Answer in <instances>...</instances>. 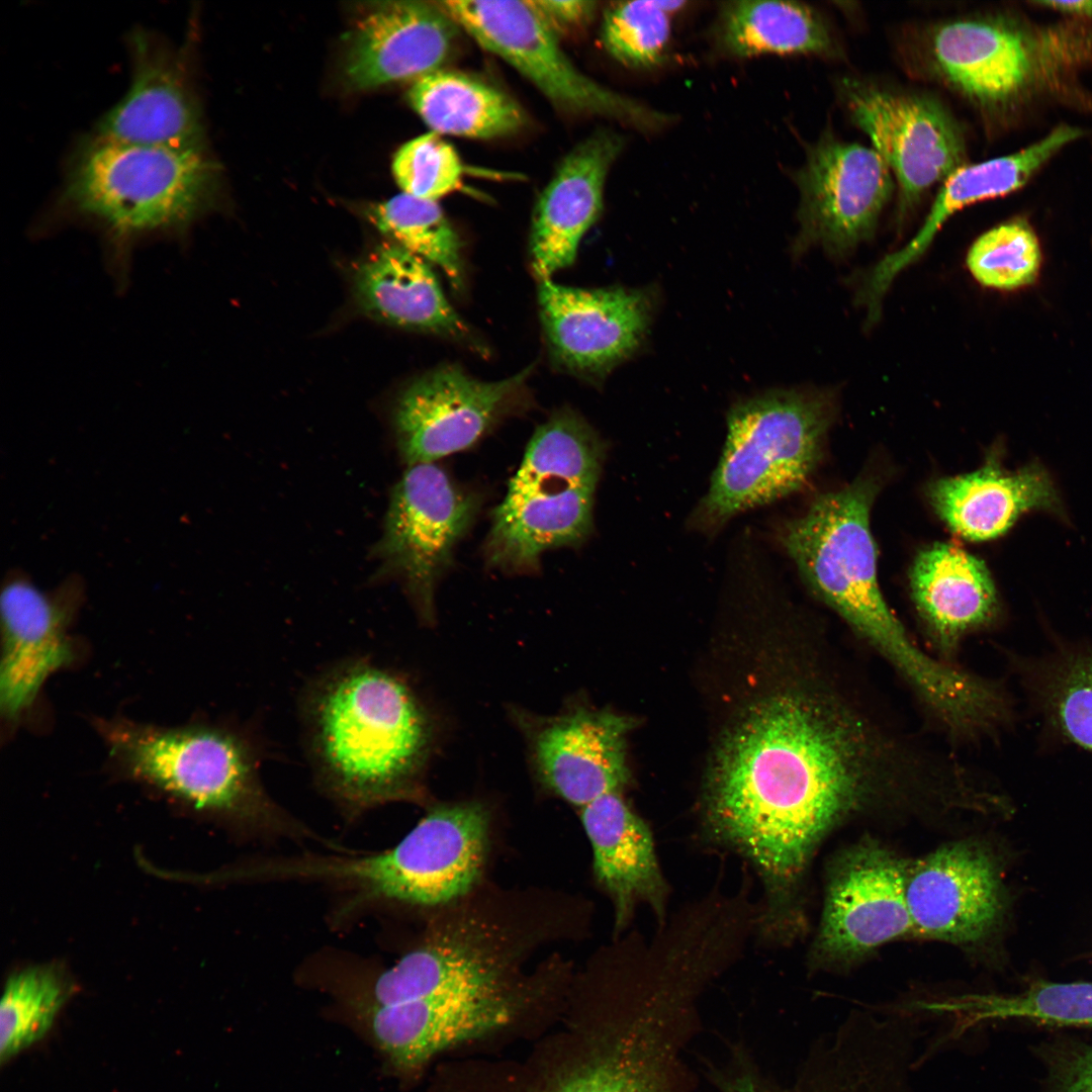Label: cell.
I'll use <instances>...</instances> for the list:
<instances>
[{
  "mask_svg": "<svg viewBox=\"0 0 1092 1092\" xmlns=\"http://www.w3.org/2000/svg\"><path fill=\"white\" fill-rule=\"evenodd\" d=\"M834 640L751 706L723 737L704 797V829L756 872V931H798L800 892L819 842L872 812L924 811L953 772V754L889 713Z\"/></svg>",
  "mask_w": 1092,
  "mask_h": 1092,
  "instance_id": "cell-1",
  "label": "cell"
},
{
  "mask_svg": "<svg viewBox=\"0 0 1092 1092\" xmlns=\"http://www.w3.org/2000/svg\"><path fill=\"white\" fill-rule=\"evenodd\" d=\"M299 716L315 783L348 817L420 795L433 728L395 672L364 657L334 663L303 689Z\"/></svg>",
  "mask_w": 1092,
  "mask_h": 1092,
  "instance_id": "cell-2",
  "label": "cell"
},
{
  "mask_svg": "<svg viewBox=\"0 0 1092 1092\" xmlns=\"http://www.w3.org/2000/svg\"><path fill=\"white\" fill-rule=\"evenodd\" d=\"M880 483L872 475L818 495L789 522L781 540L810 590L830 608L906 688L929 682L936 657L911 637L877 577L870 513Z\"/></svg>",
  "mask_w": 1092,
  "mask_h": 1092,
  "instance_id": "cell-3",
  "label": "cell"
},
{
  "mask_svg": "<svg viewBox=\"0 0 1092 1092\" xmlns=\"http://www.w3.org/2000/svg\"><path fill=\"white\" fill-rule=\"evenodd\" d=\"M488 813L479 803L432 808L393 847L347 855L282 857L280 880L320 882L345 894L343 915L381 903L435 906L476 882L487 842Z\"/></svg>",
  "mask_w": 1092,
  "mask_h": 1092,
  "instance_id": "cell-4",
  "label": "cell"
},
{
  "mask_svg": "<svg viewBox=\"0 0 1092 1092\" xmlns=\"http://www.w3.org/2000/svg\"><path fill=\"white\" fill-rule=\"evenodd\" d=\"M108 736L111 752L131 775L197 809L228 817L251 833L314 837L267 793L262 751L252 734L219 726H121Z\"/></svg>",
  "mask_w": 1092,
  "mask_h": 1092,
  "instance_id": "cell-5",
  "label": "cell"
},
{
  "mask_svg": "<svg viewBox=\"0 0 1092 1092\" xmlns=\"http://www.w3.org/2000/svg\"><path fill=\"white\" fill-rule=\"evenodd\" d=\"M832 421L831 397L819 392L776 390L734 405L693 525L712 531L800 489L821 459Z\"/></svg>",
  "mask_w": 1092,
  "mask_h": 1092,
  "instance_id": "cell-6",
  "label": "cell"
},
{
  "mask_svg": "<svg viewBox=\"0 0 1092 1092\" xmlns=\"http://www.w3.org/2000/svg\"><path fill=\"white\" fill-rule=\"evenodd\" d=\"M215 172L203 147L141 145L97 135L76 154L64 198L120 238L179 230L211 203Z\"/></svg>",
  "mask_w": 1092,
  "mask_h": 1092,
  "instance_id": "cell-7",
  "label": "cell"
},
{
  "mask_svg": "<svg viewBox=\"0 0 1092 1092\" xmlns=\"http://www.w3.org/2000/svg\"><path fill=\"white\" fill-rule=\"evenodd\" d=\"M439 2L480 47L515 68L558 109L607 117L644 133L674 121L672 114L607 88L578 70L532 0Z\"/></svg>",
  "mask_w": 1092,
  "mask_h": 1092,
  "instance_id": "cell-8",
  "label": "cell"
},
{
  "mask_svg": "<svg viewBox=\"0 0 1092 1092\" xmlns=\"http://www.w3.org/2000/svg\"><path fill=\"white\" fill-rule=\"evenodd\" d=\"M480 504L475 491L457 484L435 463L407 466L392 488L374 548L376 575L396 580L424 623L434 621L437 584Z\"/></svg>",
  "mask_w": 1092,
  "mask_h": 1092,
  "instance_id": "cell-9",
  "label": "cell"
},
{
  "mask_svg": "<svg viewBox=\"0 0 1092 1092\" xmlns=\"http://www.w3.org/2000/svg\"><path fill=\"white\" fill-rule=\"evenodd\" d=\"M839 90L851 121L895 176L901 213L966 164L963 129L937 99L856 78L841 80Z\"/></svg>",
  "mask_w": 1092,
  "mask_h": 1092,
  "instance_id": "cell-10",
  "label": "cell"
},
{
  "mask_svg": "<svg viewBox=\"0 0 1092 1092\" xmlns=\"http://www.w3.org/2000/svg\"><path fill=\"white\" fill-rule=\"evenodd\" d=\"M530 373L531 367L506 379L481 381L445 365L422 375L401 392L393 411L401 460L407 466L435 463L475 445L525 404Z\"/></svg>",
  "mask_w": 1092,
  "mask_h": 1092,
  "instance_id": "cell-11",
  "label": "cell"
},
{
  "mask_svg": "<svg viewBox=\"0 0 1092 1092\" xmlns=\"http://www.w3.org/2000/svg\"><path fill=\"white\" fill-rule=\"evenodd\" d=\"M801 244L844 254L869 239L894 191L892 172L873 149L823 133L794 173Z\"/></svg>",
  "mask_w": 1092,
  "mask_h": 1092,
  "instance_id": "cell-12",
  "label": "cell"
},
{
  "mask_svg": "<svg viewBox=\"0 0 1092 1092\" xmlns=\"http://www.w3.org/2000/svg\"><path fill=\"white\" fill-rule=\"evenodd\" d=\"M907 870L903 859L874 841L846 850L829 876L815 954L849 961L913 933Z\"/></svg>",
  "mask_w": 1092,
  "mask_h": 1092,
  "instance_id": "cell-13",
  "label": "cell"
},
{
  "mask_svg": "<svg viewBox=\"0 0 1092 1092\" xmlns=\"http://www.w3.org/2000/svg\"><path fill=\"white\" fill-rule=\"evenodd\" d=\"M651 299L642 289H585L540 281V316L551 359L573 375L604 378L642 343Z\"/></svg>",
  "mask_w": 1092,
  "mask_h": 1092,
  "instance_id": "cell-14",
  "label": "cell"
},
{
  "mask_svg": "<svg viewBox=\"0 0 1092 1092\" xmlns=\"http://www.w3.org/2000/svg\"><path fill=\"white\" fill-rule=\"evenodd\" d=\"M906 900L914 934L978 942L1000 923L1005 890L991 853L969 841L946 844L908 867Z\"/></svg>",
  "mask_w": 1092,
  "mask_h": 1092,
  "instance_id": "cell-15",
  "label": "cell"
},
{
  "mask_svg": "<svg viewBox=\"0 0 1092 1092\" xmlns=\"http://www.w3.org/2000/svg\"><path fill=\"white\" fill-rule=\"evenodd\" d=\"M82 595L78 574L69 575L52 592L38 588L20 569L6 574L0 597V706L7 718L19 716L44 680L72 662L66 630Z\"/></svg>",
  "mask_w": 1092,
  "mask_h": 1092,
  "instance_id": "cell-16",
  "label": "cell"
},
{
  "mask_svg": "<svg viewBox=\"0 0 1092 1092\" xmlns=\"http://www.w3.org/2000/svg\"><path fill=\"white\" fill-rule=\"evenodd\" d=\"M922 55L929 74L984 108L1013 100L1035 71L1027 37L998 18L969 16L937 23L925 32Z\"/></svg>",
  "mask_w": 1092,
  "mask_h": 1092,
  "instance_id": "cell-17",
  "label": "cell"
},
{
  "mask_svg": "<svg viewBox=\"0 0 1092 1092\" xmlns=\"http://www.w3.org/2000/svg\"><path fill=\"white\" fill-rule=\"evenodd\" d=\"M459 26L440 2L374 4L350 32L344 62L348 84L369 89L441 69Z\"/></svg>",
  "mask_w": 1092,
  "mask_h": 1092,
  "instance_id": "cell-18",
  "label": "cell"
},
{
  "mask_svg": "<svg viewBox=\"0 0 1092 1092\" xmlns=\"http://www.w3.org/2000/svg\"><path fill=\"white\" fill-rule=\"evenodd\" d=\"M630 727L623 716L583 707L537 721L529 737L540 783L581 808L619 793L629 777L625 739Z\"/></svg>",
  "mask_w": 1092,
  "mask_h": 1092,
  "instance_id": "cell-19",
  "label": "cell"
},
{
  "mask_svg": "<svg viewBox=\"0 0 1092 1092\" xmlns=\"http://www.w3.org/2000/svg\"><path fill=\"white\" fill-rule=\"evenodd\" d=\"M624 147L619 132L598 129L558 165L532 217L531 266L540 281L574 262L581 239L603 210L607 177Z\"/></svg>",
  "mask_w": 1092,
  "mask_h": 1092,
  "instance_id": "cell-20",
  "label": "cell"
},
{
  "mask_svg": "<svg viewBox=\"0 0 1092 1092\" xmlns=\"http://www.w3.org/2000/svg\"><path fill=\"white\" fill-rule=\"evenodd\" d=\"M131 42V83L101 119L98 135L141 145L202 147L199 107L183 58L150 33L138 32Z\"/></svg>",
  "mask_w": 1092,
  "mask_h": 1092,
  "instance_id": "cell-21",
  "label": "cell"
},
{
  "mask_svg": "<svg viewBox=\"0 0 1092 1092\" xmlns=\"http://www.w3.org/2000/svg\"><path fill=\"white\" fill-rule=\"evenodd\" d=\"M911 597L935 655L956 662L964 640L993 627L1000 604L984 562L949 543H935L915 558Z\"/></svg>",
  "mask_w": 1092,
  "mask_h": 1092,
  "instance_id": "cell-22",
  "label": "cell"
},
{
  "mask_svg": "<svg viewBox=\"0 0 1092 1092\" xmlns=\"http://www.w3.org/2000/svg\"><path fill=\"white\" fill-rule=\"evenodd\" d=\"M581 821L593 849L596 879L614 907L616 931L629 924L641 904L651 909L658 925L663 924L669 889L649 826L619 793L581 808Z\"/></svg>",
  "mask_w": 1092,
  "mask_h": 1092,
  "instance_id": "cell-23",
  "label": "cell"
},
{
  "mask_svg": "<svg viewBox=\"0 0 1092 1092\" xmlns=\"http://www.w3.org/2000/svg\"><path fill=\"white\" fill-rule=\"evenodd\" d=\"M595 492L586 487H508L485 539L487 566L505 573L531 572L544 552L580 546L594 528Z\"/></svg>",
  "mask_w": 1092,
  "mask_h": 1092,
  "instance_id": "cell-24",
  "label": "cell"
},
{
  "mask_svg": "<svg viewBox=\"0 0 1092 1092\" xmlns=\"http://www.w3.org/2000/svg\"><path fill=\"white\" fill-rule=\"evenodd\" d=\"M515 1001L502 987L371 1007L376 1041L401 1068H418L442 1050L507 1023Z\"/></svg>",
  "mask_w": 1092,
  "mask_h": 1092,
  "instance_id": "cell-25",
  "label": "cell"
},
{
  "mask_svg": "<svg viewBox=\"0 0 1092 1092\" xmlns=\"http://www.w3.org/2000/svg\"><path fill=\"white\" fill-rule=\"evenodd\" d=\"M1083 134L1061 125L1035 144L1017 153L958 168L942 183L924 223L902 249L882 259L868 276L861 297L873 306L881 300L895 277L916 261L932 242L942 223L974 202L1010 193L1021 187L1052 156Z\"/></svg>",
  "mask_w": 1092,
  "mask_h": 1092,
  "instance_id": "cell-26",
  "label": "cell"
},
{
  "mask_svg": "<svg viewBox=\"0 0 1092 1092\" xmlns=\"http://www.w3.org/2000/svg\"><path fill=\"white\" fill-rule=\"evenodd\" d=\"M928 495L948 528L973 541L1003 534L1029 510L1062 512L1049 474L1037 464L1008 472L991 460L974 472L937 479Z\"/></svg>",
  "mask_w": 1092,
  "mask_h": 1092,
  "instance_id": "cell-27",
  "label": "cell"
},
{
  "mask_svg": "<svg viewBox=\"0 0 1092 1092\" xmlns=\"http://www.w3.org/2000/svg\"><path fill=\"white\" fill-rule=\"evenodd\" d=\"M356 295L370 315L396 327L468 340L470 330L450 304L432 266L394 243L374 252L356 273Z\"/></svg>",
  "mask_w": 1092,
  "mask_h": 1092,
  "instance_id": "cell-28",
  "label": "cell"
},
{
  "mask_svg": "<svg viewBox=\"0 0 1092 1092\" xmlns=\"http://www.w3.org/2000/svg\"><path fill=\"white\" fill-rule=\"evenodd\" d=\"M500 967L476 930L438 934L377 976L372 1007L502 987Z\"/></svg>",
  "mask_w": 1092,
  "mask_h": 1092,
  "instance_id": "cell-29",
  "label": "cell"
},
{
  "mask_svg": "<svg viewBox=\"0 0 1092 1092\" xmlns=\"http://www.w3.org/2000/svg\"><path fill=\"white\" fill-rule=\"evenodd\" d=\"M714 51L732 60L765 55L835 57L839 48L823 17L794 1L721 2L711 25Z\"/></svg>",
  "mask_w": 1092,
  "mask_h": 1092,
  "instance_id": "cell-30",
  "label": "cell"
},
{
  "mask_svg": "<svg viewBox=\"0 0 1092 1092\" xmlns=\"http://www.w3.org/2000/svg\"><path fill=\"white\" fill-rule=\"evenodd\" d=\"M1009 662L1043 731L1092 753V646L1060 644Z\"/></svg>",
  "mask_w": 1092,
  "mask_h": 1092,
  "instance_id": "cell-31",
  "label": "cell"
},
{
  "mask_svg": "<svg viewBox=\"0 0 1092 1092\" xmlns=\"http://www.w3.org/2000/svg\"><path fill=\"white\" fill-rule=\"evenodd\" d=\"M408 101L438 134L493 139L513 134L526 123L525 113L505 92L469 75L436 70L416 79Z\"/></svg>",
  "mask_w": 1092,
  "mask_h": 1092,
  "instance_id": "cell-32",
  "label": "cell"
},
{
  "mask_svg": "<svg viewBox=\"0 0 1092 1092\" xmlns=\"http://www.w3.org/2000/svg\"><path fill=\"white\" fill-rule=\"evenodd\" d=\"M605 456L599 434L581 416L564 408L537 428L509 485L596 489Z\"/></svg>",
  "mask_w": 1092,
  "mask_h": 1092,
  "instance_id": "cell-33",
  "label": "cell"
},
{
  "mask_svg": "<svg viewBox=\"0 0 1092 1092\" xmlns=\"http://www.w3.org/2000/svg\"><path fill=\"white\" fill-rule=\"evenodd\" d=\"M664 1022L657 1013L641 1010L616 1044L552 1092H663Z\"/></svg>",
  "mask_w": 1092,
  "mask_h": 1092,
  "instance_id": "cell-34",
  "label": "cell"
},
{
  "mask_svg": "<svg viewBox=\"0 0 1092 1092\" xmlns=\"http://www.w3.org/2000/svg\"><path fill=\"white\" fill-rule=\"evenodd\" d=\"M367 218L391 243L438 267L452 288L463 287L461 241L437 201L401 193L370 205Z\"/></svg>",
  "mask_w": 1092,
  "mask_h": 1092,
  "instance_id": "cell-35",
  "label": "cell"
},
{
  "mask_svg": "<svg viewBox=\"0 0 1092 1092\" xmlns=\"http://www.w3.org/2000/svg\"><path fill=\"white\" fill-rule=\"evenodd\" d=\"M72 994V986L57 970L30 968L11 976L0 1003V1062H10L41 1040Z\"/></svg>",
  "mask_w": 1092,
  "mask_h": 1092,
  "instance_id": "cell-36",
  "label": "cell"
},
{
  "mask_svg": "<svg viewBox=\"0 0 1092 1092\" xmlns=\"http://www.w3.org/2000/svg\"><path fill=\"white\" fill-rule=\"evenodd\" d=\"M685 1H619L605 11L601 38L622 65L638 70L660 66L671 41V16Z\"/></svg>",
  "mask_w": 1092,
  "mask_h": 1092,
  "instance_id": "cell-37",
  "label": "cell"
},
{
  "mask_svg": "<svg viewBox=\"0 0 1092 1092\" xmlns=\"http://www.w3.org/2000/svg\"><path fill=\"white\" fill-rule=\"evenodd\" d=\"M958 1005L975 1020L1022 1018L1052 1025H1092V982L1039 981L1017 994L971 996Z\"/></svg>",
  "mask_w": 1092,
  "mask_h": 1092,
  "instance_id": "cell-38",
  "label": "cell"
},
{
  "mask_svg": "<svg viewBox=\"0 0 1092 1092\" xmlns=\"http://www.w3.org/2000/svg\"><path fill=\"white\" fill-rule=\"evenodd\" d=\"M1040 263L1035 234L1025 221L1018 219L983 234L967 256V265L981 284L1002 290L1032 283Z\"/></svg>",
  "mask_w": 1092,
  "mask_h": 1092,
  "instance_id": "cell-39",
  "label": "cell"
},
{
  "mask_svg": "<svg viewBox=\"0 0 1092 1092\" xmlns=\"http://www.w3.org/2000/svg\"><path fill=\"white\" fill-rule=\"evenodd\" d=\"M392 172L402 193L438 201L460 187L463 167L454 148L432 131L411 140L396 152Z\"/></svg>",
  "mask_w": 1092,
  "mask_h": 1092,
  "instance_id": "cell-40",
  "label": "cell"
},
{
  "mask_svg": "<svg viewBox=\"0 0 1092 1092\" xmlns=\"http://www.w3.org/2000/svg\"><path fill=\"white\" fill-rule=\"evenodd\" d=\"M733 1092H766L750 1080ZM806 1092H907L889 1073L858 1056L833 1054L815 1087Z\"/></svg>",
  "mask_w": 1092,
  "mask_h": 1092,
  "instance_id": "cell-41",
  "label": "cell"
},
{
  "mask_svg": "<svg viewBox=\"0 0 1092 1092\" xmlns=\"http://www.w3.org/2000/svg\"><path fill=\"white\" fill-rule=\"evenodd\" d=\"M536 9L559 36L578 30L594 18L598 3L589 0H532Z\"/></svg>",
  "mask_w": 1092,
  "mask_h": 1092,
  "instance_id": "cell-42",
  "label": "cell"
},
{
  "mask_svg": "<svg viewBox=\"0 0 1092 1092\" xmlns=\"http://www.w3.org/2000/svg\"><path fill=\"white\" fill-rule=\"evenodd\" d=\"M1059 1092H1092V1045L1071 1063Z\"/></svg>",
  "mask_w": 1092,
  "mask_h": 1092,
  "instance_id": "cell-43",
  "label": "cell"
},
{
  "mask_svg": "<svg viewBox=\"0 0 1092 1092\" xmlns=\"http://www.w3.org/2000/svg\"><path fill=\"white\" fill-rule=\"evenodd\" d=\"M1036 4L1065 13L1092 16V0L1040 1Z\"/></svg>",
  "mask_w": 1092,
  "mask_h": 1092,
  "instance_id": "cell-44",
  "label": "cell"
}]
</instances>
